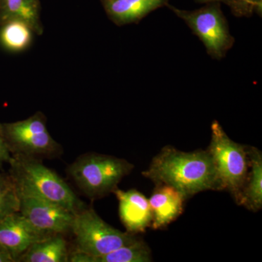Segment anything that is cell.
<instances>
[{
  "mask_svg": "<svg viewBox=\"0 0 262 262\" xmlns=\"http://www.w3.org/2000/svg\"><path fill=\"white\" fill-rule=\"evenodd\" d=\"M142 175L156 185L175 188L186 199L203 191L220 190L214 164L208 149L185 152L173 146H165Z\"/></svg>",
  "mask_w": 262,
  "mask_h": 262,
  "instance_id": "cell-1",
  "label": "cell"
},
{
  "mask_svg": "<svg viewBox=\"0 0 262 262\" xmlns=\"http://www.w3.org/2000/svg\"><path fill=\"white\" fill-rule=\"evenodd\" d=\"M9 163V177L19 198L53 202L75 213L86 208L70 186L37 158L13 155Z\"/></svg>",
  "mask_w": 262,
  "mask_h": 262,
  "instance_id": "cell-2",
  "label": "cell"
},
{
  "mask_svg": "<svg viewBox=\"0 0 262 262\" xmlns=\"http://www.w3.org/2000/svg\"><path fill=\"white\" fill-rule=\"evenodd\" d=\"M134 168L126 160L89 153L79 157L70 165L69 173L86 195L96 200L113 193Z\"/></svg>",
  "mask_w": 262,
  "mask_h": 262,
  "instance_id": "cell-3",
  "label": "cell"
},
{
  "mask_svg": "<svg viewBox=\"0 0 262 262\" xmlns=\"http://www.w3.org/2000/svg\"><path fill=\"white\" fill-rule=\"evenodd\" d=\"M208 151L214 164L220 190L228 191L238 204L249 170L248 146L229 139L215 120L211 125Z\"/></svg>",
  "mask_w": 262,
  "mask_h": 262,
  "instance_id": "cell-4",
  "label": "cell"
},
{
  "mask_svg": "<svg viewBox=\"0 0 262 262\" xmlns=\"http://www.w3.org/2000/svg\"><path fill=\"white\" fill-rule=\"evenodd\" d=\"M71 232L75 234L76 250L93 257L103 256L139 239L134 234L114 228L89 208L75 213Z\"/></svg>",
  "mask_w": 262,
  "mask_h": 262,
  "instance_id": "cell-5",
  "label": "cell"
},
{
  "mask_svg": "<svg viewBox=\"0 0 262 262\" xmlns=\"http://www.w3.org/2000/svg\"><path fill=\"white\" fill-rule=\"evenodd\" d=\"M1 126L10 152L14 155L37 158L38 156H54L61 149L50 134L47 119L40 112L25 120L1 124Z\"/></svg>",
  "mask_w": 262,
  "mask_h": 262,
  "instance_id": "cell-6",
  "label": "cell"
},
{
  "mask_svg": "<svg viewBox=\"0 0 262 262\" xmlns=\"http://www.w3.org/2000/svg\"><path fill=\"white\" fill-rule=\"evenodd\" d=\"M167 5L185 21L212 56L221 58L232 47L234 39L229 32L227 21L218 5L189 11Z\"/></svg>",
  "mask_w": 262,
  "mask_h": 262,
  "instance_id": "cell-7",
  "label": "cell"
},
{
  "mask_svg": "<svg viewBox=\"0 0 262 262\" xmlns=\"http://www.w3.org/2000/svg\"><path fill=\"white\" fill-rule=\"evenodd\" d=\"M19 212L48 237L70 232L75 214L61 205L34 198H20Z\"/></svg>",
  "mask_w": 262,
  "mask_h": 262,
  "instance_id": "cell-8",
  "label": "cell"
},
{
  "mask_svg": "<svg viewBox=\"0 0 262 262\" xmlns=\"http://www.w3.org/2000/svg\"><path fill=\"white\" fill-rule=\"evenodd\" d=\"M47 237L34 228L20 212L0 221V245L15 262L33 244Z\"/></svg>",
  "mask_w": 262,
  "mask_h": 262,
  "instance_id": "cell-9",
  "label": "cell"
},
{
  "mask_svg": "<svg viewBox=\"0 0 262 262\" xmlns=\"http://www.w3.org/2000/svg\"><path fill=\"white\" fill-rule=\"evenodd\" d=\"M119 202V215L127 232L132 234L145 231L152 220L149 200L136 189L114 191Z\"/></svg>",
  "mask_w": 262,
  "mask_h": 262,
  "instance_id": "cell-10",
  "label": "cell"
},
{
  "mask_svg": "<svg viewBox=\"0 0 262 262\" xmlns=\"http://www.w3.org/2000/svg\"><path fill=\"white\" fill-rule=\"evenodd\" d=\"M186 199L182 193L170 186L156 185L149 198L153 229L164 228L182 214Z\"/></svg>",
  "mask_w": 262,
  "mask_h": 262,
  "instance_id": "cell-11",
  "label": "cell"
},
{
  "mask_svg": "<svg viewBox=\"0 0 262 262\" xmlns=\"http://www.w3.org/2000/svg\"><path fill=\"white\" fill-rule=\"evenodd\" d=\"M168 0H102L108 18L117 26L136 23Z\"/></svg>",
  "mask_w": 262,
  "mask_h": 262,
  "instance_id": "cell-12",
  "label": "cell"
},
{
  "mask_svg": "<svg viewBox=\"0 0 262 262\" xmlns=\"http://www.w3.org/2000/svg\"><path fill=\"white\" fill-rule=\"evenodd\" d=\"M40 12L39 0H0V26L10 20H22L36 35H42L44 28Z\"/></svg>",
  "mask_w": 262,
  "mask_h": 262,
  "instance_id": "cell-13",
  "label": "cell"
},
{
  "mask_svg": "<svg viewBox=\"0 0 262 262\" xmlns=\"http://www.w3.org/2000/svg\"><path fill=\"white\" fill-rule=\"evenodd\" d=\"M249 170L238 205L257 212L262 208V155L253 146H248Z\"/></svg>",
  "mask_w": 262,
  "mask_h": 262,
  "instance_id": "cell-14",
  "label": "cell"
},
{
  "mask_svg": "<svg viewBox=\"0 0 262 262\" xmlns=\"http://www.w3.org/2000/svg\"><path fill=\"white\" fill-rule=\"evenodd\" d=\"M67 241L55 234L34 243L18 258L19 262H68Z\"/></svg>",
  "mask_w": 262,
  "mask_h": 262,
  "instance_id": "cell-15",
  "label": "cell"
},
{
  "mask_svg": "<svg viewBox=\"0 0 262 262\" xmlns=\"http://www.w3.org/2000/svg\"><path fill=\"white\" fill-rule=\"evenodd\" d=\"M34 34L33 29L25 22L10 20L0 26V44L7 51L18 53L31 46Z\"/></svg>",
  "mask_w": 262,
  "mask_h": 262,
  "instance_id": "cell-16",
  "label": "cell"
},
{
  "mask_svg": "<svg viewBox=\"0 0 262 262\" xmlns=\"http://www.w3.org/2000/svg\"><path fill=\"white\" fill-rule=\"evenodd\" d=\"M151 259L149 246L139 239L134 244L122 246L103 256H89V262H149Z\"/></svg>",
  "mask_w": 262,
  "mask_h": 262,
  "instance_id": "cell-17",
  "label": "cell"
},
{
  "mask_svg": "<svg viewBox=\"0 0 262 262\" xmlns=\"http://www.w3.org/2000/svg\"><path fill=\"white\" fill-rule=\"evenodd\" d=\"M20 211V198L14 189L0 194V221Z\"/></svg>",
  "mask_w": 262,
  "mask_h": 262,
  "instance_id": "cell-18",
  "label": "cell"
},
{
  "mask_svg": "<svg viewBox=\"0 0 262 262\" xmlns=\"http://www.w3.org/2000/svg\"><path fill=\"white\" fill-rule=\"evenodd\" d=\"M228 3L237 15H248L254 10H261L262 0H229Z\"/></svg>",
  "mask_w": 262,
  "mask_h": 262,
  "instance_id": "cell-19",
  "label": "cell"
},
{
  "mask_svg": "<svg viewBox=\"0 0 262 262\" xmlns=\"http://www.w3.org/2000/svg\"><path fill=\"white\" fill-rule=\"evenodd\" d=\"M11 158V152L5 140L0 124V167L3 166V164L9 163Z\"/></svg>",
  "mask_w": 262,
  "mask_h": 262,
  "instance_id": "cell-20",
  "label": "cell"
},
{
  "mask_svg": "<svg viewBox=\"0 0 262 262\" xmlns=\"http://www.w3.org/2000/svg\"><path fill=\"white\" fill-rule=\"evenodd\" d=\"M13 188V184L10 177L0 173V194L8 192Z\"/></svg>",
  "mask_w": 262,
  "mask_h": 262,
  "instance_id": "cell-21",
  "label": "cell"
},
{
  "mask_svg": "<svg viewBox=\"0 0 262 262\" xmlns=\"http://www.w3.org/2000/svg\"><path fill=\"white\" fill-rule=\"evenodd\" d=\"M0 262H15L10 253L0 245Z\"/></svg>",
  "mask_w": 262,
  "mask_h": 262,
  "instance_id": "cell-22",
  "label": "cell"
},
{
  "mask_svg": "<svg viewBox=\"0 0 262 262\" xmlns=\"http://www.w3.org/2000/svg\"><path fill=\"white\" fill-rule=\"evenodd\" d=\"M196 1L201 2V3H213V2H226L229 3V0H196Z\"/></svg>",
  "mask_w": 262,
  "mask_h": 262,
  "instance_id": "cell-23",
  "label": "cell"
}]
</instances>
